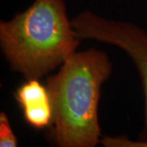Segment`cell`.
<instances>
[{
	"instance_id": "1",
	"label": "cell",
	"mask_w": 147,
	"mask_h": 147,
	"mask_svg": "<svg viewBox=\"0 0 147 147\" xmlns=\"http://www.w3.org/2000/svg\"><path fill=\"white\" fill-rule=\"evenodd\" d=\"M112 64L108 55L92 48L79 52L47 79L53 117V139L60 147H94L100 143L98 104Z\"/></svg>"
},
{
	"instance_id": "2",
	"label": "cell",
	"mask_w": 147,
	"mask_h": 147,
	"mask_svg": "<svg viewBox=\"0 0 147 147\" xmlns=\"http://www.w3.org/2000/svg\"><path fill=\"white\" fill-rule=\"evenodd\" d=\"M80 39L64 0H34L26 10L0 22V47L11 70L26 79H40L62 65Z\"/></svg>"
},
{
	"instance_id": "3",
	"label": "cell",
	"mask_w": 147,
	"mask_h": 147,
	"mask_svg": "<svg viewBox=\"0 0 147 147\" xmlns=\"http://www.w3.org/2000/svg\"><path fill=\"white\" fill-rule=\"evenodd\" d=\"M80 40L91 39L123 50L134 63L142 82L145 97V122L138 142L123 137H105V146H147V31L136 24L105 18L91 11L80 12L71 20Z\"/></svg>"
},
{
	"instance_id": "4",
	"label": "cell",
	"mask_w": 147,
	"mask_h": 147,
	"mask_svg": "<svg viewBox=\"0 0 147 147\" xmlns=\"http://www.w3.org/2000/svg\"><path fill=\"white\" fill-rule=\"evenodd\" d=\"M14 96L30 126L40 130L52 125L53 105L46 85H42L38 79H27L16 89Z\"/></svg>"
},
{
	"instance_id": "5",
	"label": "cell",
	"mask_w": 147,
	"mask_h": 147,
	"mask_svg": "<svg viewBox=\"0 0 147 147\" xmlns=\"http://www.w3.org/2000/svg\"><path fill=\"white\" fill-rule=\"evenodd\" d=\"M18 142L7 115L4 112L0 113V146L16 147Z\"/></svg>"
}]
</instances>
